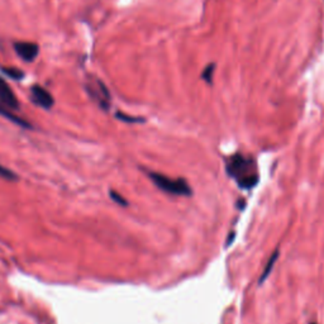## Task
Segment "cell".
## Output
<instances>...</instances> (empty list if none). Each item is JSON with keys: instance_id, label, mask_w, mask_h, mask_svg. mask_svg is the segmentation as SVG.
Returning <instances> with one entry per match:
<instances>
[{"instance_id": "obj_4", "label": "cell", "mask_w": 324, "mask_h": 324, "mask_svg": "<svg viewBox=\"0 0 324 324\" xmlns=\"http://www.w3.org/2000/svg\"><path fill=\"white\" fill-rule=\"evenodd\" d=\"M30 100L33 104L43 109H51L55 104L53 96L40 85H33L30 88Z\"/></svg>"}, {"instance_id": "obj_2", "label": "cell", "mask_w": 324, "mask_h": 324, "mask_svg": "<svg viewBox=\"0 0 324 324\" xmlns=\"http://www.w3.org/2000/svg\"><path fill=\"white\" fill-rule=\"evenodd\" d=\"M147 176L149 177L152 182L156 185L157 189L161 191L166 192V194L172 195V196H184L189 197L191 196L192 190L189 182L182 177H177V179H172V177L166 176L159 172H147Z\"/></svg>"}, {"instance_id": "obj_8", "label": "cell", "mask_w": 324, "mask_h": 324, "mask_svg": "<svg viewBox=\"0 0 324 324\" xmlns=\"http://www.w3.org/2000/svg\"><path fill=\"white\" fill-rule=\"evenodd\" d=\"M0 115L4 116V118H7V119H9L10 122H13V123L18 124V126L23 127V128H29L30 127L28 122H25L24 119L19 118V116H17L15 114H13L12 111H10L9 109L7 108V106L3 105L2 103H0Z\"/></svg>"}, {"instance_id": "obj_11", "label": "cell", "mask_w": 324, "mask_h": 324, "mask_svg": "<svg viewBox=\"0 0 324 324\" xmlns=\"http://www.w3.org/2000/svg\"><path fill=\"white\" fill-rule=\"evenodd\" d=\"M0 177H3V179H8V180H14L15 175L13 174L12 171H9V170L5 169L4 166L0 165Z\"/></svg>"}, {"instance_id": "obj_5", "label": "cell", "mask_w": 324, "mask_h": 324, "mask_svg": "<svg viewBox=\"0 0 324 324\" xmlns=\"http://www.w3.org/2000/svg\"><path fill=\"white\" fill-rule=\"evenodd\" d=\"M14 50L17 55L25 62H32L33 60L37 58L38 53H39V47H38L37 43L33 42H20V40L15 42Z\"/></svg>"}, {"instance_id": "obj_12", "label": "cell", "mask_w": 324, "mask_h": 324, "mask_svg": "<svg viewBox=\"0 0 324 324\" xmlns=\"http://www.w3.org/2000/svg\"><path fill=\"white\" fill-rule=\"evenodd\" d=\"M110 197H111V199H113L115 202H118V204L123 205V207H126V205L128 204V202L126 201V199H124V197L122 196V195H119L118 192H115V191H110Z\"/></svg>"}, {"instance_id": "obj_9", "label": "cell", "mask_w": 324, "mask_h": 324, "mask_svg": "<svg viewBox=\"0 0 324 324\" xmlns=\"http://www.w3.org/2000/svg\"><path fill=\"white\" fill-rule=\"evenodd\" d=\"M2 71L5 73L7 76H9L10 78L15 81H19L24 77V73H23L22 70L15 67H2Z\"/></svg>"}, {"instance_id": "obj_7", "label": "cell", "mask_w": 324, "mask_h": 324, "mask_svg": "<svg viewBox=\"0 0 324 324\" xmlns=\"http://www.w3.org/2000/svg\"><path fill=\"white\" fill-rule=\"evenodd\" d=\"M278 256H280V250H275L272 252V255L270 256V258H268L267 263H266L265 267H263L262 273H261V276H260V280H258V284H260V285H261V284L265 282L266 278L268 277V275H270L271 271H272V267L275 266L276 261H277Z\"/></svg>"}, {"instance_id": "obj_1", "label": "cell", "mask_w": 324, "mask_h": 324, "mask_svg": "<svg viewBox=\"0 0 324 324\" xmlns=\"http://www.w3.org/2000/svg\"><path fill=\"white\" fill-rule=\"evenodd\" d=\"M225 172L243 190L253 189L260 180L256 159L242 152L230 154L225 158Z\"/></svg>"}, {"instance_id": "obj_10", "label": "cell", "mask_w": 324, "mask_h": 324, "mask_svg": "<svg viewBox=\"0 0 324 324\" xmlns=\"http://www.w3.org/2000/svg\"><path fill=\"white\" fill-rule=\"evenodd\" d=\"M116 118L120 119V120H123V122H128V123H138V122H143V119L126 115V114H123V113H116Z\"/></svg>"}, {"instance_id": "obj_14", "label": "cell", "mask_w": 324, "mask_h": 324, "mask_svg": "<svg viewBox=\"0 0 324 324\" xmlns=\"http://www.w3.org/2000/svg\"><path fill=\"white\" fill-rule=\"evenodd\" d=\"M309 324H316V323H309Z\"/></svg>"}, {"instance_id": "obj_6", "label": "cell", "mask_w": 324, "mask_h": 324, "mask_svg": "<svg viewBox=\"0 0 324 324\" xmlns=\"http://www.w3.org/2000/svg\"><path fill=\"white\" fill-rule=\"evenodd\" d=\"M0 103L7 106L8 109H14V110L19 109V103H18L17 96L13 93L9 84L3 77H0Z\"/></svg>"}, {"instance_id": "obj_13", "label": "cell", "mask_w": 324, "mask_h": 324, "mask_svg": "<svg viewBox=\"0 0 324 324\" xmlns=\"http://www.w3.org/2000/svg\"><path fill=\"white\" fill-rule=\"evenodd\" d=\"M213 67H214V65H210L209 68H208V67L205 68L204 77H205V80H207V83H210V81H212V77H210V75L213 73Z\"/></svg>"}, {"instance_id": "obj_3", "label": "cell", "mask_w": 324, "mask_h": 324, "mask_svg": "<svg viewBox=\"0 0 324 324\" xmlns=\"http://www.w3.org/2000/svg\"><path fill=\"white\" fill-rule=\"evenodd\" d=\"M86 90H88L89 95L99 104L100 108H103L104 110H108L109 106H110V94H109L108 89L104 85L103 81L98 80V78H95L94 81H89Z\"/></svg>"}]
</instances>
